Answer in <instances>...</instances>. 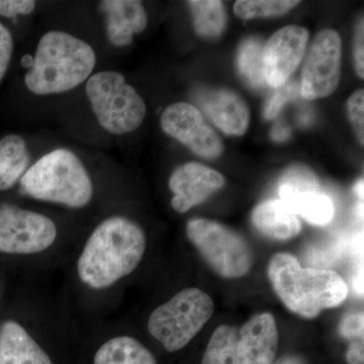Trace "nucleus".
<instances>
[{
  "instance_id": "obj_32",
  "label": "nucleus",
  "mask_w": 364,
  "mask_h": 364,
  "mask_svg": "<svg viewBox=\"0 0 364 364\" xmlns=\"http://www.w3.org/2000/svg\"><path fill=\"white\" fill-rule=\"evenodd\" d=\"M347 364H364L363 340L352 341L345 353Z\"/></svg>"
},
{
  "instance_id": "obj_7",
  "label": "nucleus",
  "mask_w": 364,
  "mask_h": 364,
  "mask_svg": "<svg viewBox=\"0 0 364 364\" xmlns=\"http://www.w3.org/2000/svg\"><path fill=\"white\" fill-rule=\"evenodd\" d=\"M189 241L214 272L225 279H240L250 272L252 249L231 228L208 219L191 220L186 226Z\"/></svg>"
},
{
  "instance_id": "obj_31",
  "label": "nucleus",
  "mask_w": 364,
  "mask_h": 364,
  "mask_svg": "<svg viewBox=\"0 0 364 364\" xmlns=\"http://www.w3.org/2000/svg\"><path fill=\"white\" fill-rule=\"evenodd\" d=\"M363 21H359L356 28L355 46H354V59H355L356 72L359 77L364 76V35Z\"/></svg>"
},
{
  "instance_id": "obj_25",
  "label": "nucleus",
  "mask_w": 364,
  "mask_h": 364,
  "mask_svg": "<svg viewBox=\"0 0 364 364\" xmlns=\"http://www.w3.org/2000/svg\"><path fill=\"white\" fill-rule=\"evenodd\" d=\"M279 186L293 189H321L317 176L303 165H294L284 172Z\"/></svg>"
},
{
  "instance_id": "obj_36",
  "label": "nucleus",
  "mask_w": 364,
  "mask_h": 364,
  "mask_svg": "<svg viewBox=\"0 0 364 364\" xmlns=\"http://www.w3.org/2000/svg\"><path fill=\"white\" fill-rule=\"evenodd\" d=\"M311 121H312V116L310 114H303L301 116V119H299V122H301V124H303V126L310 124Z\"/></svg>"
},
{
  "instance_id": "obj_17",
  "label": "nucleus",
  "mask_w": 364,
  "mask_h": 364,
  "mask_svg": "<svg viewBox=\"0 0 364 364\" xmlns=\"http://www.w3.org/2000/svg\"><path fill=\"white\" fill-rule=\"evenodd\" d=\"M252 223L263 236L277 241L291 240L303 228L296 213L280 198L267 200L254 208Z\"/></svg>"
},
{
  "instance_id": "obj_35",
  "label": "nucleus",
  "mask_w": 364,
  "mask_h": 364,
  "mask_svg": "<svg viewBox=\"0 0 364 364\" xmlns=\"http://www.w3.org/2000/svg\"><path fill=\"white\" fill-rule=\"evenodd\" d=\"M354 193H356L359 196V198H363V181H359L358 183H356L355 188H354Z\"/></svg>"
},
{
  "instance_id": "obj_1",
  "label": "nucleus",
  "mask_w": 364,
  "mask_h": 364,
  "mask_svg": "<svg viewBox=\"0 0 364 364\" xmlns=\"http://www.w3.org/2000/svg\"><path fill=\"white\" fill-rule=\"evenodd\" d=\"M146 236L136 223L112 215L91 233L77 262L79 279L93 289L112 287L140 264Z\"/></svg>"
},
{
  "instance_id": "obj_20",
  "label": "nucleus",
  "mask_w": 364,
  "mask_h": 364,
  "mask_svg": "<svg viewBox=\"0 0 364 364\" xmlns=\"http://www.w3.org/2000/svg\"><path fill=\"white\" fill-rule=\"evenodd\" d=\"M93 364H157L152 352L130 336L114 337L95 353Z\"/></svg>"
},
{
  "instance_id": "obj_15",
  "label": "nucleus",
  "mask_w": 364,
  "mask_h": 364,
  "mask_svg": "<svg viewBox=\"0 0 364 364\" xmlns=\"http://www.w3.org/2000/svg\"><path fill=\"white\" fill-rule=\"evenodd\" d=\"M100 9L107 16V39L116 47L131 45L134 36L147 26V14L141 1L105 0L100 2Z\"/></svg>"
},
{
  "instance_id": "obj_14",
  "label": "nucleus",
  "mask_w": 364,
  "mask_h": 364,
  "mask_svg": "<svg viewBox=\"0 0 364 364\" xmlns=\"http://www.w3.org/2000/svg\"><path fill=\"white\" fill-rule=\"evenodd\" d=\"M198 100L213 123L227 135L243 136L247 131L248 107L240 95L228 90H205L200 91Z\"/></svg>"
},
{
  "instance_id": "obj_19",
  "label": "nucleus",
  "mask_w": 364,
  "mask_h": 364,
  "mask_svg": "<svg viewBox=\"0 0 364 364\" xmlns=\"http://www.w3.org/2000/svg\"><path fill=\"white\" fill-rule=\"evenodd\" d=\"M30 163L26 141L18 135L0 140V191L13 188L23 177Z\"/></svg>"
},
{
  "instance_id": "obj_27",
  "label": "nucleus",
  "mask_w": 364,
  "mask_h": 364,
  "mask_svg": "<svg viewBox=\"0 0 364 364\" xmlns=\"http://www.w3.org/2000/svg\"><path fill=\"white\" fill-rule=\"evenodd\" d=\"M347 112L361 145L364 144V91H355L347 102Z\"/></svg>"
},
{
  "instance_id": "obj_33",
  "label": "nucleus",
  "mask_w": 364,
  "mask_h": 364,
  "mask_svg": "<svg viewBox=\"0 0 364 364\" xmlns=\"http://www.w3.org/2000/svg\"><path fill=\"white\" fill-rule=\"evenodd\" d=\"M291 136V129L287 124L277 123L273 127L272 138L275 142H284Z\"/></svg>"
},
{
  "instance_id": "obj_2",
  "label": "nucleus",
  "mask_w": 364,
  "mask_h": 364,
  "mask_svg": "<svg viewBox=\"0 0 364 364\" xmlns=\"http://www.w3.org/2000/svg\"><path fill=\"white\" fill-rule=\"evenodd\" d=\"M268 277L280 301L291 312L314 318L326 309L338 308L348 294L343 277L334 270L303 268L289 253H277Z\"/></svg>"
},
{
  "instance_id": "obj_24",
  "label": "nucleus",
  "mask_w": 364,
  "mask_h": 364,
  "mask_svg": "<svg viewBox=\"0 0 364 364\" xmlns=\"http://www.w3.org/2000/svg\"><path fill=\"white\" fill-rule=\"evenodd\" d=\"M301 4L289 0H239L235 2L234 13L242 20L259 16H277L287 14Z\"/></svg>"
},
{
  "instance_id": "obj_34",
  "label": "nucleus",
  "mask_w": 364,
  "mask_h": 364,
  "mask_svg": "<svg viewBox=\"0 0 364 364\" xmlns=\"http://www.w3.org/2000/svg\"><path fill=\"white\" fill-rule=\"evenodd\" d=\"M272 364H310L305 356L298 353L286 354L273 361Z\"/></svg>"
},
{
  "instance_id": "obj_21",
  "label": "nucleus",
  "mask_w": 364,
  "mask_h": 364,
  "mask_svg": "<svg viewBox=\"0 0 364 364\" xmlns=\"http://www.w3.org/2000/svg\"><path fill=\"white\" fill-rule=\"evenodd\" d=\"M196 33L203 38H217L226 28L224 4L218 0H191L188 2Z\"/></svg>"
},
{
  "instance_id": "obj_18",
  "label": "nucleus",
  "mask_w": 364,
  "mask_h": 364,
  "mask_svg": "<svg viewBox=\"0 0 364 364\" xmlns=\"http://www.w3.org/2000/svg\"><path fill=\"white\" fill-rule=\"evenodd\" d=\"M279 198L284 200L296 215L314 226H325L334 217V205L331 198L321 189H293L279 186Z\"/></svg>"
},
{
  "instance_id": "obj_28",
  "label": "nucleus",
  "mask_w": 364,
  "mask_h": 364,
  "mask_svg": "<svg viewBox=\"0 0 364 364\" xmlns=\"http://www.w3.org/2000/svg\"><path fill=\"white\" fill-rule=\"evenodd\" d=\"M364 316L363 314H349L345 316L339 325V334L342 338L355 341L363 340Z\"/></svg>"
},
{
  "instance_id": "obj_3",
  "label": "nucleus",
  "mask_w": 364,
  "mask_h": 364,
  "mask_svg": "<svg viewBox=\"0 0 364 364\" xmlns=\"http://www.w3.org/2000/svg\"><path fill=\"white\" fill-rule=\"evenodd\" d=\"M95 64L97 55L85 41L62 31H50L40 39L25 83L35 95L66 92L90 78Z\"/></svg>"
},
{
  "instance_id": "obj_9",
  "label": "nucleus",
  "mask_w": 364,
  "mask_h": 364,
  "mask_svg": "<svg viewBox=\"0 0 364 364\" xmlns=\"http://www.w3.org/2000/svg\"><path fill=\"white\" fill-rule=\"evenodd\" d=\"M57 227L40 213L4 205L0 208V252L35 254L51 247Z\"/></svg>"
},
{
  "instance_id": "obj_4",
  "label": "nucleus",
  "mask_w": 364,
  "mask_h": 364,
  "mask_svg": "<svg viewBox=\"0 0 364 364\" xmlns=\"http://www.w3.org/2000/svg\"><path fill=\"white\" fill-rule=\"evenodd\" d=\"M26 196L69 208H80L93 196L92 181L77 155L56 149L40 158L21 178Z\"/></svg>"
},
{
  "instance_id": "obj_23",
  "label": "nucleus",
  "mask_w": 364,
  "mask_h": 364,
  "mask_svg": "<svg viewBox=\"0 0 364 364\" xmlns=\"http://www.w3.org/2000/svg\"><path fill=\"white\" fill-rule=\"evenodd\" d=\"M238 67L241 75L253 87L260 88L265 85L263 75V46L259 40L244 41L238 53Z\"/></svg>"
},
{
  "instance_id": "obj_16",
  "label": "nucleus",
  "mask_w": 364,
  "mask_h": 364,
  "mask_svg": "<svg viewBox=\"0 0 364 364\" xmlns=\"http://www.w3.org/2000/svg\"><path fill=\"white\" fill-rule=\"evenodd\" d=\"M0 364H53L47 352L14 321L0 326Z\"/></svg>"
},
{
  "instance_id": "obj_8",
  "label": "nucleus",
  "mask_w": 364,
  "mask_h": 364,
  "mask_svg": "<svg viewBox=\"0 0 364 364\" xmlns=\"http://www.w3.org/2000/svg\"><path fill=\"white\" fill-rule=\"evenodd\" d=\"M341 60L339 33L331 28L318 33L304 61L299 93L309 100L331 95L339 85Z\"/></svg>"
},
{
  "instance_id": "obj_26",
  "label": "nucleus",
  "mask_w": 364,
  "mask_h": 364,
  "mask_svg": "<svg viewBox=\"0 0 364 364\" xmlns=\"http://www.w3.org/2000/svg\"><path fill=\"white\" fill-rule=\"evenodd\" d=\"M299 95V85L298 82L289 81L284 85L277 88L274 95L270 98L265 107L264 117L267 119H274L279 114L280 109L289 100H293Z\"/></svg>"
},
{
  "instance_id": "obj_13",
  "label": "nucleus",
  "mask_w": 364,
  "mask_h": 364,
  "mask_svg": "<svg viewBox=\"0 0 364 364\" xmlns=\"http://www.w3.org/2000/svg\"><path fill=\"white\" fill-rule=\"evenodd\" d=\"M277 321L269 313L256 314L238 331L236 364H272L279 349Z\"/></svg>"
},
{
  "instance_id": "obj_10",
  "label": "nucleus",
  "mask_w": 364,
  "mask_h": 364,
  "mask_svg": "<svg viewBox=\"0 0 364 364\" xmlns=\"http://www.w3.org/2000/svg\"><path fill=\"white\" fill-rule=\"evenodd\" d=\"M163 131L207 159L219 157L224 150L221 138L208 126L202 112L188 102H176L164 109Z\"/></svg>"
},
{
  "instance_id": "obj_12",
  "label": "nucleus",
  "mask_w": 364,
  "mask_h": 364,
  "mask_svg": "<svg viewBox=\"0 0 364 364\" xmlns=\"http://www.w3.org/2000/svg\"><path fill=\"white\" fill-rule=\"evenodd\" d=\"M224 184V176L205 165L196 162L181 165L169 179V188L173 193L172 208L184 214L207 200Z\"/></svg>"
},
{
  "instance_id": "obj_29",
  "label": "nucleus",
  "mask_w": 364,
  "mask_h": 364,
  "mask_svg": "<svg viewBox=\"0 0 364 364\" xmlns=\"http://www.w3.org/2000/svg\"><path fill=\"white\" fill-rule=\"evenodd\" d=\"M13 50L14 42L11 33L9 28L0 23V80L4 78L11 63Z\"/></svg>"
},
{
  "instance_id": "obj_5",
  "label": "nucleus",
  "mask_w": 364,
  "mask_h": 364,
  "mask_svg": "<svg viewBox=\"0 0 364 364\" xmlns=\"http://www.w3.org/2000/svg\"><path fill=\"white\" fill-rule=\"evenodd\" d=\"M214 311V301L207 293L188 287L153 311L148 330L165 350L176 352L195 338Z\"/></svg>"
},
{
  "instance_id": "obj_22",
  "label": "nucleus",
  "mask_w": 364,
  "mask_h": 364,
  "mask_svg": "<svg viewBox=\"0 0 364 364\" xmlns=\"http://www.w3.org/2000/svg\"><path fill=\"white\" fill-rule=\"evenodd\" d=\"M238 330L233 326H219L213 333L203 354L202 364H236Z\"/></svg>"
},
{
  "instance_id": "obj_6",
  "label": "nucleus",
  "mask_w": 364,
  "mask_h": 364,
  "mask_svg": "<svg viewBox=\"0 0 364 364\" xmlns=\"http://www.w3.org/2000/svg\"><path fill=\"white\" fill-rule=\"evenodd\" d=\"M86 95L102 128L124 135L140 128L147 112L143 97L116 71L93 74L86 83Z\"/></svg>"
},
{
  "instance_id": "obj_11",
  "label": "nucleus",
  "mask_w": 364,
  "mask_h": 364,
  "mask_svg": "<svg viewBox=\"0 0 364 364\" xmlns=\"http://www.w3.org/2000/svg\"><path fill=\"white\" fill-rule=\"evenodd\" d=\"M308 30L299 26L280 28L263 47V75L270 87L287 83L306 54Z\"/></svg>"
},
{
  "instance_id": "obj_30",
  "label": "nucleus",
  "mask_w": 364,
  "mask_h": 364,
  "mask_svg": "<svg viewBox=\"0 0 364 364\" xmlns=\"http://www.w3.org/2000/svg\"><path fill=\"white\" fill-rule=\"evenodd\" d=\"M33 0H0V16L14 18L20 14H32L36 9Z\"/></svg>"
}]
</instances>
